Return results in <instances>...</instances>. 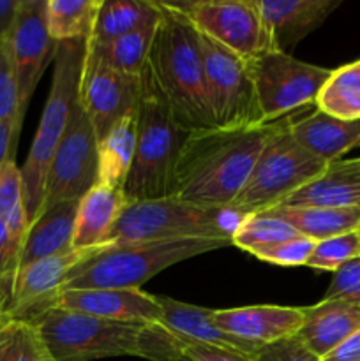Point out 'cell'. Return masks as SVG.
<instances>
[{"instance_id": "obj_44", "label": "cell", "mask_w": 360, "mask_h": 361, "mask_svg": "<svg viewBox=\"0 0 360 361\" xmlns=\"http://www.w3.org/2000/svg\"><path fill=\"white\" fill-rule=\"evenodd\" d=\"M20 130L14 123H0V168L7 159L13 157V148Z\"/></svg>"}, {"instance_id": "obj_1", "label": "cell", "mask_w": 360, "mask_h": 361, "mask_svg": "<svg viewBox=\"0 0 360 361\" xmlns=\"http://www.w3.org/2000/svg\"><path fill=\"white\" fill-rule=\"evenodd\" d=\"M279 122L189 133L176 162L172 196L207 207H229Z\"/></svg>"}, {"instance_id": "obj_24", "label": "cell", "mask_w": 360, "mask_h": 361, "mask_svg": "<svg viewBox=\"0 0 360 361\" xmlns=\"http://www.w3.org/2000/svg\"><path fill=\"white\" fill-rule=\"evenodd\" d=\"M80 201H64L42 212L25 235L21 247L20 268L28 267L44 257L56 256L73 249L74 221Z\"/></svg>"}, {"instance_id": "obj_27", "label": "cell", "mask_w": 360, "mask_h": 361, "mask_svg": "<svg viewBox=\"0 0 360 361\" xmlns=\"http://www.w3.org/2000/svg\"><path fill=\"white\" fill-rule=\"evenodd\" d=\"M138 109L115 123L97 143V183L122 189L136 148Z\"/></svg>"}, {"instance_id": "obj_18", "label": "cell", "mask_w": 360, "mask_h": 361, "mask_svg": "<svg viewBox=\"0 0 360 361\" xmlns=\"http://www.w3.org/2000/svg\"><path fill=\"white\" fill-rule=\"evenodd\" d=\"M214 323L226 334L263 348L296 337L304 323L302 307L251 305L215 310Z\"/></svg>"}, {"instance_id": "obj_22", "label": "cell", "mask_w": 360, "mask_h": 361, "mask_svg": "<svg viewBox=\"0 0 360 361\" xmlns=\"http://www.w3.org/2000/svg\"><path fill=\"white\" fill-rule=\"evenodd\" d=\"M289 133L304 150L325 162L339 161L349 150L360 147V118L341 120L320 109L302 118H292Z\"/></svg>"}, {"instance_id": "obj_32", "label": "cell", "mask_w": 360, "mask_h": 361, "mask_svg": "<svg viewBox=\"0 0 360 361\" xmlns=\"http://www.w3.org/2000/svg\"><path fill=\"white\" fill-rule=\"evenodd\" d=\"M356 256H360V231L316 242L306 267L334 274L337 268Z\"/></svg>"}, {"instance_id": "obj_11", "label": "cell", "mask_w": 360, "mask_h": 361, "mask_svg": "<svg viewBox=\"0 0 360 361\" xmlns=\"http://www.w3.org/2000/svg\"><path fill=\"white\" fill-rule=\"evenodd\" d=\"M97 143L94 126L78 99L53 155L39 215L64 201H80L97 183Z\"/></svg>"}, {"instance_id": "obj_2", "label": "cell", "mask_w": 360, "mask_h": 361, "mask_svg": "<svg viewBox=\"0 0 360 361\" xmlns=\"http://www.w3.org/2000/svg\"><path fill=\"white\" fill-rule=\"evenodd\" d=\"M159 9L161 20L141 76L184 129H214L217 126L205 81L200 34L173 2H159Z\"/></svg>"}, {"instance_id": "obj_17", "label": "cell", "mask_w": 360, "mask_h": 361, "mask_svg": "<svg viewBox=\"0 0 360 361\" xmlns=\"http://www.w3.org/2000/svg\"><path fill=\"white\" fill-rule=\"evenodd\" d=\"M337 7L339 0H258L267 51L288 55Z\"/></svg>"}, {"instance_id": "obj_41", "label": "cell", "mask_w": 360, "mask_h": 361, "mask_svg": "<svg viewBox=\"0 0 360 361\" xmlns=\"http://www.w3.org/2000/svg\"><path fill=\"white\" fill-rule=\"evenodd\" d=\"M9 293H11V282H2L0 284V361H2L4 351L7 348L11 334L14 328V319L11 317L7 305H9Z\"/></svg>"}, {"instance_id": "obj_8", "label": "cell", "mask_w": 360, "mask_h": 361, "mask_svg": "<svg viewBox=\"0 0 360 361\" xmlns=\"http://www.w3.org/2000/svg\"><path fill=\"white\" fill-rule=\"evenodd\" d=\"M292 118H281L261 150L249 180L232 203L246 215L279 207L295 190L325 171L328 162L304 150L289 133Z\"/></svg>"}, {"instance_id": "obj_35", "label": "cell", "mask_w": 360, "mask_h": 361, "mask_svg": "<svg viewBox=\"0 0 360 361\" xmlns=\"http://www.w3.org/2000/svg\"><path fill=\"white\" fill-rule=\"evenodd\" d=\"M314 245H316L314 240L307 238V236H296V238L286 240V242L275 243V245L253 250L251 256L277 264V267H306Z\"/></svg>"}, {"instance_id": "obj_15", "label": "cell", "mask_w": 360, "mask_h": 361, "mask_svg": "<svg viewBox=\"0 0 360 361\" xmlns=\"http://www.w3.org/2000/svg\"><path fill=\"white\" fill-rule=\"evenodd\" d=\"M106 247V245H104ZM101 249V247H99ZM97 249H71L20 268L11 281L9 310L13 319L32 321L49 309L52 300L66 282L67 275Z\"/></svg>"}, {"instance_id": "obj_12", "label": "cell", "mask_w": 360, "mask_h": 361, "mask_svg": "<svg viewBox=\"0 0 360 361\" xmlns=\"http://www.w3.org/2000/svg\"><path fill=\"white\" fill-rule=\"evenodd\" d=\"M173 4L187 14L200 34L219 42L240 59L251 60L267 51L258 0H200Z\"/></svg>"}, {"instance_id": "obj_25", "label": "cell", "mask_w": 360, "mask_h": 361, "mask_svg": "<svg viewBox=\"0 0 360 361\" xmlns=\"http://www.w3.org/2000/svg\"><path fill=\"white\" fill-rule=\"evenodd\" d=\"M161 20L159 2L152 0H102L90 44H106L143 28L155 27Z\"/></svg>"}, {"instance_id": "obj_10", "label": "cell", "mask_w": 360, "mask_h": 361, "mask_svg": "<svg viewBox=\"0 0 360 361\" xmlns=\"http://www.w3.org/2000/svg\"><path fill=\"white\" fill-rule=\"evenodd\" d=\"M200 48L215 126L222 129L265 126L247 60L203 34Z\"/></svg>"}, {"instance_id": "obj_28", "label": "cell", "mask_w": 360, "mask_h": 361, "mask_svg": "<svg viewBox=\"0 0 360 361\" xmlns=\"http://www.w3.org/2000/svg\"><path fill=\"white\" fill-rule=\"evenodd\" d=\"M155 27L133 32V34H127L112 42H106V44L87 42V55L109 69L131 74V76H141L147 67Z\"/></svg>"}, {"instance_id": "obj_13", "label": "cell", "mask_w": 360, "mask_h": 361, "mask_svg": "<svg viewBox=\"0 0 360 361\" xmlns=\"http://www.w3.org/2000/svg\"><path fill=\"white\" fill-rule=\"evenodd\" d=\"M56 46L59 42L49 35L46 25V0H20L9 49L18 80L21 120L42 73L55 60Z\"/></svg>"}, {"instance_id": "obj_9", "label": "cell", "mask_w": 360, "mask_h": 361, "mask_svg": "<svg viewBox=\"0 0 360 361\" xmlns=\"http://www.w3.org/2000/svg\"><path fill=\"white\" fill-rule=\"evenodd\" d=\"M247 67L265 123L275 122L304 106L316 104L321 88L334 71L277 51L260 53L247 60Z\"/></svg>"}, {"instance_id": "obj_38", "label": "cell", "mask_w": 360, "mask_h": 361, "mask_svg": "<svg viewBox=\"0 0 360 361\" xmlns=\"http://www.w3.org/2000/svg\"><path fill=\"white\" fill-rule=\"evenodd\" d=\"M256 361H320L306 345L300 342L299 337L284 338L275 344L263 345L254 356Z\"/></svg>"}, {"instance_id": "obj_16", "label": "cell", "mask_w": 360, "mask_h": 361, "mask_svg": "<svg viewBox=\"0 0 360 361\" xmlns=\"http://www.w3.org/2000/svg\"><path fill=\"white\" fill-rule=\"evenodd\" d=\"M49 307L102 319L162 324L157 296L141 289H62Z\"/></svg>"}, {"instance_id": "obj_20", "label": "cell", "mask_w": 360, "mask_h": 361, "mask_svg": "<svg viewBox=\"0 0 360 361\" xmlns=\"http://www.w3.org/2000/svg\"><path fill=\"white\" fill-rule=\"evenodd\" d=\"M279 207L360 208V157L328 162L321 175L295 190Z\"/></svg>"}, {"instance_id": "obj_33", "label": "cell", "mask_w": 360, "mask_h": 361, "mask_svg": "<svg viewBox=\"0 0 360 361\" xmlns=\"http://www.w3.org/2000/svg\"><path fill=\"white\" fill-rule=\"evenodd\" d=\"M2 361H56L32 321L14 319Z\"/></svg>"}, {"instance_id": "obj_37", "label": "cell", "mask_w": 360, "mask_h": 361, "mask_svg": "<svg viewBox=\"0 0 360 361\" xmlns=\"http://www.w3.org/2000/svg\"><path fill=\"white\" fill-rule=\"evenodd\" d=\"M21 207H25L21 168H18L14 157H11L0 168V221H6Z\"/></svg>"}, {"instance_id": "obj_31", "label": "cell", "mask_w": 360, "mask_h": 361, "mask_svg": "<svg viewBox=\"0 0 360 361\" xmlns=\"http://www.w3.org/2000/svg\"><path fill=\"white\" fill-rule=\"evenodd\" d=\"M302 236L295 231L289 224L281 219H275L267 214L247 215L232 236V245L239 249L253 252L261 247H270L275 243L286 242V240Z\"/></svg>"}, {"instance_id": "obj_21", "label": "cell", "mask_w": 360, "mask_h": 361, "mask_svg": "<svg viewBox=\"0 0 360 361\" xmlns=\"http://www.w3.org/2000/svg\"><path fill=\"white\" fill-rule=\"evenodd\" d=\"M126 207L122 189L95 183L78 204L73 249L90 250L109 245V235Z\"/></svg>"}, {"instance_id": "obj_29", "label": "cell", "mask_w": 360, "mask_h": 361, "mask_svg": "<svg viewBox=\"0 0 360 361\" xmlns=\"http://www.w3.org/2000/svg\"><path fill=\"white\" fill-rule=\"evenodd\" d=\"M102 0H46V25L56 42L88 41Z\"/></svg>"}, {"instance_id": "obj_40", "label": "cell", "mask_w": 360, "mask_h": 361, "mask_svg": "<svg viewBox=\"0 0 360 361\" xmlns=\"http://www.w3.org/2000/svg\"><path fill=\"white\" fill-rule=\"evenodd\" d=\"M182 349V358L191 361H256L253 356L229 349L214 348V345L196 344V342H179Z\"/></svg>"}, {"instance_id": "obj_36", "label": "cell", "mask_w": 360, "mask_h": 361, "mask_svg": "<svg viewBox=\"0 0 360 361\" xmlns=\"http://www.w3.org/2000/svg\"><path fill=\"white\" fill-rule=\"evenodd\" d=\"M323 300H337L360 305V256L353 257L334 271Z\"/></svg>"}, {"instance_id": "obj_14", "label": "cell", "mask_w": 360, "mask_h": 361, "mask_svg": "<svg viewBox=\"0 0 360 361\" xmlns=\"http://www.w3.org/2000/svg\"><path fill=\"white\" fill-rule=\"evenodd\" d=\"M81 106L101 140L119 120L138 109L141 99V76L119 73L85 55L80 92Z\"/></svg>"}, {"instance_id": "obj_23", "label": "cell", "mask_w": 360, "mask_h": 361, "mask_svg": "<svg viewBox=\"0 0 360 361\" xmlns=\"http://www.w3.org/2000/svg\"><path fill=\"white\" fill-rule=\"evenodd\" d=\"M360 330V305L337 300H321L304 309V323L296 337L316 358Z\"/></svg>"}, {"instance_id": "obj_6", "label": "cell", "mask_w": 360, "mask_h": 361, "mask_svg": "<svg viewBox=\"0 0 360 361\" xmlns=\"http://www.w3.org/2000/svg\"><path fill=\"white\" fill-rule=\"evenodd\" d=\"M189 130L184 129L157 92L141 76L136 148L124 185L127 203L172 196L173 175Z\"/></svg>"}, {"instance_id": "obj_30", "label": "cell", "mask_w": 360, "mask_h": 361, "mask_svg": "<svg viewBox=\"0 0 360 361\" xmlns=\"http://www.w3.org/2000/svg\"><path fill=\"white\" fill-rule=\"evenodd\" d=\"M316 106L335 118H360V60L332 71L318 95Z\"/></svg>"}, {"instance_id": "obj_26", "label": "cell", "mask_w": 360, "mask_h": 361, "mask_svg": "<svg viewBox=\"0 0 360 361\" xmlns=\"http://www.w3.org/2000/svg\"><path fill=\"white\" fill-rule=\"evenodd\" d=\"M261 214L281 219L299 235L320 242L360 231V208H289L275 207Z\"/></svg>"}, {"instance_id": "obj_4", "label": "cell", "mask_w": 360, "mask_h": 361, "mask_svg": "<svg viewBox=\"0 0 360 361\" xmlns=\"http://www.w3.org/2000/svg\"><path fill=\"white\" fill-rule=\"evenodd\" d=\"M232 245L224 238L150 240L112 243L73 268L62 289H140L154 275L180 261Z\"/></svg>"}, {"instance_id": "obj_5", "label": "cell", "mask_w": 360, "mask_h": 361, "mask_svg": "<svg viewBox=\"0 0 360 361\" xmlns=\"http://www.w3.org/2000/svg\"><path fill=\"white\" fill-rule=\"evenodd\" d=\"M85 55H87V41H64L56 46L52 87L30 152L21 168L23 203L28 226L37 219L41 212L49 166L78 101Z\"/></svg>"}, {"instance_id": "obj_45", "label": "cell", "mask_w": 360, "mask_h": 361, "mask_svg": "<svg viewBox=\"0 0 360 361\" xmlns=\"http://www.w3.org/2000/svg\"><path fill=\"white\" fill-rule=\"evenodd\" d=\"M180 361H191V360H187V358H182Z\"/></svg>"}, {"instance_id": "obj_34", "label": "cell", "mask_w": 360, "mask_h": 361, "mask_svg": "<svg viewBox=\"0 0 360 361\" xmlns=\"http://www.w3.org/2000/svg\"><path fill=\"white\" fill-rule=\"evenodd\" d=\"M21 122L18 80L7 39L0 42V123H14L20 130Z\"/></svg>"}, {"instance_id": "obj_19", "label": "cell", "mask_w": 360, "mask_h": 361, "mask_svg": "<svg viewBox=\"0 0 360 361\" xmlns=\"http://www.w3.org/2000/svg\"><path fill=\"white\" fill-rule=\"evenodd\" d=\"M157 302L162 310V326L179 342L214 345V348L242 353V355L253 356V358L261 349L221 330L212 317L214 309L189 305V303L176 302L168 296H157Z\"/></svg>"}, {"instance_id": "obj_3", "label": "cell", "mask_w": 360, "mask_h": 361, "mask_svg": "<svg viewBox=\"0 0 360 361\" xmlns=\"http://www.w3.org/2000/svg\"><path fill=\"white\" fill-rule=\"evenodd\" d=\"M32 323L56 361H94L138 356L150 361H180L179 341L157 323L113 321L49 307Z\"/></svg>"}, {"instance_id": "obj_7", "label": "cell", "mask_w": 360, "mask_h": 361, "mask_svg": "<svg viewBox=\"0 0 360 361\" xmlns=\"http://www.w3.org/2000/svg\"><path fill=\"white\" fill-rule=\"evenodd\" d=\"M247 215L235 207H207L179 197L127 203L116 221L112 243L150 242V240L224 238L232 236Z\"/></svg>"}, {"instance_id": "obj_43", "label": "cell", "mask_w": 360, "mask_h": 361, "mask_svg": "<svg viewBox=\"0 0 360 361\" xmlns=\"http://www.w3.org/2000/svg\"><path fill=\"white\" fill-rule=\"evenodd\" d=\"M18 9H20V0H0V42L9 39Z\"/></svg>"}, {"instance_id": "obj_39", "label": "cell", "mask_w": 360, "mask_h": 361, "mask_svg": "<svg viewBox=\"0 0 360 361\" xmlns=\"http://www.w3.org/2000/svg\"><path fill=\"white\" fill-rule=\"evenodd\" d=\"M23 240L14 236L7 224L0 221V284L13 281L20 267V256Z\"/></svg>"}, {"instance_id": "obj_42", "label": "cell", "mask_w": 360, "mask_h": 361, "mask_svg": "<svg viewBox=\"0 0 360 361\" xmlns=\"http://www.w3.org/2000/svg\"><path fill=\"white\" fill-rule=\"evenodd\" d=\"M320 361H360V330L321 356Z\"/></svg>"}]
</instances>
